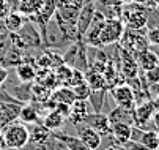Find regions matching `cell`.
Returning <instances> with one entry per match:
<instances>
[{"label": "cell", "instance_id": "1", "mask_svg": "<svg viewBox=\"0 0 159 150\" xmlns=\"http://www.w3.org/2000/svg\"><path fill=\"white\" fill-rule=\"evenodd\" d=\"M2 134L7 144V148L24 150L29 145V130L24 123H8L2 126Z\"/></svg>", "mask_w": 159, "mask_h": 150}, {"label": "cell", "instance_id": "2", "mask_svg": "<svg viewBox=\"0 0 159 150\" xmlns=\"http://www.w3.org/2000/svg\"><path fill=\"white\" fill-rule=\"evenodd\" d=\"M125 26L118 17H106L104 24L99 30V46H109L121 40Z\"/></svg>", "mask_w": 159, "mask_h": 150}, {"label": "cell", "instance_id": "3", "mask_svg": "<svg viewBox=\"0 0 159 150\" xmlns=\"http://www.w3.org/2000/svg\"><path fill=\"white\" fill-rule=\"evenodd\" d=\"M121 17L131 30H142L148 24V11L140 3L134 8H126L121 13Z\"/></svg>", "mask_w": 159, "mask_h": 150}, {"label": "cell", "instance_id": "4", "mask_svg": "<svg viewBox=\"0 0 159 150\" xmlns=\"http://www.w3.org/2000/svg\"><path fill=\"white\" fill-rule=\"evenodd\" d=\"M109 92H110L113 101H115L117 106H120V108H125V109H134L135 108V96H134L132 89L128 84H118L115 87H112Z\"/></svg>", "mask_w": 159, "mask_h": 150}, {"label": "cell", "instance_id": "5", "mask_svg": "<svg viewBox=\"0 0 159 150\" xmlns=\"http://www.w3.org/2000/svg\"><path fill=\"white\" fill-rule=\"evenodd\" d=\"M156 112V108L151 100H147L143 103H139L135 104V108L132 111V115H134V126L140 128V130H143V128L148 125V122L153 120V115Z\"/></svg>", "mask_w": 159, "mask_h": 150}, {"label": "cell", "instance_id": "6", "mask_svg": "<svg viewBox=\"0 0 159 150\" xmlns=\"http://www.w3.org/2000/svg\"><path fill=\"white\" fill-rule=\"evenodd\" d=\"M79 128H77V138L88 147V148H92V150H98L99 147H101V144H102V136L98 133V131H95L93 128H90V126H87V125H84V123H80V125H77Z\"/></svg>", "mask_w": 159, "mask_h": 150}, {"label": "cell", "instance_id": "7", "mask_svg": "<svg viewBox=\"0 0 159 150\" xmlns=\"http://www.w3.org/2000/svg\"><path fill=\"white\" fill-rule=\"evenodd\" d=\"M92 114L90 112V103L88 100H74V103L70 106V115H68V119H70V122L73 125H80L85 122V119Z\"/></svg>", "mask_w": 159, "mask_h": 150}, {"label": "cell", "instance_id": "8", "mask_svg": "<svg viewBox=\"0 0 159 150\" xmlns=\"http://www.w3.org/2000/svg\"><path fill=\"white\" fill-rule=\"evenodd\" d=\"M84 125L93 128L101 136H110V122L107 119V114L102 112H92L84 122Z\"/></svg>", "mask_w": 159, "mask_h": 150}, {"label": "cell", "instance_id": "9", "mask_svg": "<svg viewBox=\"0 0 159 150\" xmlns=\"http://www.w3.org/2000/svg\"><path fill=\"white\" fill-rule=\"evenodd\" d=\"M93 13H95V2H90V3H85L80 7L77 22H76L77 36H84V33L87 32V29L90 27V22L93 19Z\"/></svg>", "mask_w": 159, "mask_h": 150}, {"label": "cell", "instance_id": "10", "mask_svg": "<svg viewBox=\"0 0 159 150\" xmlns=\"http://www.w3.org/2000/svg\"><path fill=\"white\" fill-rule=\"evenodd\" d=\"M27 130H29V144H33V145L44 144V142H48L52 138V131L48 130L41 122L32 123L30 128H27Z\"/></svg>", "mask_w": 159, "mask_h": 150}, {"label": "cell", "instance_id": "11", "mask_svg": "<svg viewBox=\"0 0 159 150\" xmlns=\"http://www.w3.org/2000/svg\"><path fill=\"white\" fill-rule=\"evenodd\" d=\"M57 11V7H55V0H43V3L39 7V10L33 14L35 16V21L43 26V27H46L49 22H51V19L54 17Z\"/></svg>", "mask_w": 159, "mask_h": 150}, {"label": "cell", "instance_id": "12", "mask_svg": "<svg viewBox=\"0 0 159 150\" xmlns=\"http://www.w3.org/2000/svg\"><path fill=\"white\" fill-rule=\"evenodd\" d=\"M139 73V67H137V62H135V57L126 51L121 49V74L126 79H134L137 77Z\"/></svg>", "mask_w": 159, "mask_h": 150}, {"label": "cell", "instance_id": "13", "mask_svg": "<svg viewBox=\"0 0 159 150\" xmlns=\"http://www.w3.org/2000/svg\"><path fill=\"white\" fill-rule=\"evenodd\" d=\"M110 134L117 144L126 145L128 142H131V136H132V125L128 123H113L110 125Z\"/></svg>", "mask_w": 159, "mask_h": 150}, {"label": "cell", "instance_id": "14", "mask_svg": "<svg viewBox=\"0 0 159 150\" xmlns=\"http://www.w3.org/2000/svg\"><path fill=\"white\" fill-rule=\"evenodd\" d=\"M135 62H137L139 70L147 71V70L159 65V55L156 52H153L151 49H145V51H142L135 55Z\"/></svg>", "mask_w": 159, "mask_h": 150}, {"label": "cell", "instance_id": "15", "mask_svg": "<svg viewBox=\"0 0 159 150\" xmlns=\"http://www.w3.org/2000/svg\"><path fill=\"white\" fill-rule=\"evenodd\" d=\"M132 111H134V109H125V108H120V106H117L115 109H112V111L107 114V119H109L110 125H113V123H128V125H132V126H134Z\"/></svg>", "mask_w": 159, "mask_h": 150}, {"label": "cell", "instance_id": "16", "mask_svg": "<svg viewBox=\"0 0 159 150\" xmlns=\"http://www.w3.org/2000/svg\"><path fill=\"white\" fill-rule=\"evenodd\" d=\"M51 100H54L57 104H68L71 106L76 100L74 96V92L71 87H68V85H60V87L54 89V92L51 93Z\"/></svg>", "mask_w": 159, "mask_h": 150}, {"label": "cell", "instance_id": "17", "mask_svg": "<svg viewBox=\"0 0 159 150\" xmlns=\"http://www.w3.org/2000/svg\"><path fill=\"white\" fill-rule=\"evenodd\" d=\"M52 134H54V138H57V139L63 144V147H66L68 150H92V148H88L77 136L65 134V133H58V131H55V133H52Z\"/></svg>", "mask_w": 159, "mask_h": 150}, {"label": "cell", "instance_id": "18", "mask_svg": "<svg viewBox=\"0 0 159 150\" xmlns=\"http://www.w3.org/2000/svg\"><path fill=\"white\" fill-rule=\"evenodd\" d=\"M5 27L7 30H10L11 33H17L22 30V27H24V22H25V19H24V14H22L20 11H10L7 16H5Z\"/></svg>", "mask_w": 159, "mask_h": 150}, {"label": "cell", "instance_id": "19", "mask_svg": "<svg viewBox=\"0 0 159 150\" xmlns=\"http://www.w3.org/2000/svg\"><path fill=\"white\" fill-rule=\"evenodd\" d=\"M17 117H19L20 123H24V125H32V123L41 122V114H39V111L35 108L33 104H25V106H22Z\"/></svg>", "mask_w": 159, "mask_h": 150}, {"label": "cell", "instance_id": "20", "mask_svg": "<svg viewBox=\"0 0 159 150\" xmlns=\"http://www.w3.org/2000/svg\"><path fill=\"white\" fill-rule=\"evenodd\" d=\"M137 142L145 150H156L159 147V133L154 130H142Z\"/></svg>", "mask_w": 159, "mask_h": 150}, {"label": "cell", "instance_id": "21", "mask_svg": "<svg viewBox=\"0 0 159 150\" xmlns=\"http://www.w3.org/2000/svg\"><path fill=\"white\" fill-rule=\"evenodd\" d=\"M16 74L20 82L32 84L36 77V67L30 65V63H25V62H20L19 65H16Z\"/></svg>", "mask_w": 159, "mask_h": 150}, {"label": "cell", "instance_id": "22", "mask_svg": "<svg viewBox=\"0 0 159 150\" xmlns=\"http://www.w3.org/2000/svg\"><path fill=\"white\" fill-rule=\"evenodd\" d=\"M84 77H85V82L88 84V87L92 89V92L107 90L104 76H102L101 73H95V71H92V70H87V71H84Z\"/></svg>", "mask_w": 159, "mask_h": 150}, {"label": "cell", "instance_id": "23", "mask_svg": "<svg viewBox=\"0 0 159 150\" xmlns=\"http://www.w3.org/2000/svg\"><path fill=\"white\" fill-rule=\"evenodd\" d=\"M41 123L46 126L48 130H51L52 133H55V131H58L60 128L63 126V123H65V117H63L58 111L52 109V111H48V114L44 115V120H43Z\"/></svg>", "mask_w": 159, "mask_h": 150}, {"label": "cell", "instance_id": "24", "mask_svg": "<svg viewBox=\"0 0 159 150\" xmlns=\"http://www.w3.org/2000/svg\"><path fill=\"white\" fill-rule=\"evenodd\" d=\"M71 73H73V67L68 65V63H61V65H58L55 68V77L58 81V85H66L68 81H70L71 77Z\"/></svg>", "mask_w": 159, "mask_h": 150}, {"label": "cell", "instance_id": "25", "mask_svg": "<svg viewBox=\"0 0 159 150\" xmlns=\"http://www.w3.org/2000/svg\"><path fill=\"white\" fill-rule=\"evenodd\" d=\"M43 3V0H20L19 11L22 14H35Z\"/></svg>", "mask_w": 159, "mask_h": 150}, {"label": "cell", "instance_id": "26", "mask_svg": "<svg viewBox=\"0 0 159 150\" xmlns=\"http://www.w3.org/2000/svg\"><path fill=\"white\" fill-rule=\"evenodd\" d=\"M73 92H74L76 100H88L90 95H92V89L88 87V84L85 81L82 84L76 85V87H73Z\"/></svg>", "mask_w": 159, "mask_h": 150}, {"label": "cell", "instance_id": "27", "mask_svg": "<svg viewBox=\"0 0 159 150\" xmlns=\"http://www.w3.org/2000/svg\"><path fill=\"white\" fill-rule=\"evenodd\" d=\"M145 73V82H147V85H153V84H157L159 82V65L157 67H153V68H150V70H147V71H143Z\"/></svg>", "mask_w": 159, "mask_h": 150}, {"label": "cell", "instance_id": "28", "mask_svg": "<svg viewBox=\"0 0 159 150\" xmlns=\"http://www.w3.org/2000/svg\"><path fill=\"white\" fill-rule=\"evenodd\" d=\"M85 81V77H84V71H80V70H77V68H73V73H71V77H70V81H68V87H76V85H79V84H82Z\"/></svg>", "mask_w": 159, "mask_h": 150}, {"label": "cell", "instance_id": "29", "mask_svg": "<svg viewBox=\"0 0 159 150\" xmlns=\"http://www.w3.org/2000/svg\"><path fill=\"white\" fill-rule=\"evenodd\" d=\"M10 13V7L5 0H0V21L5 19V16Z\"/></svg>", "mask_w": 159, "mask_h": 150}, {"label": "cell", "instance_id": "30", "mask_svg": "<svg viewBox=\"0 0 159 150\" xmlns=\"http://www.w3.org/2000/svg\"><path fill=\"white\" fill-rule=\"evenodd\" d=\"M7 79H8V70L0 65V85H3Z\"/></svg>", "mask_w": 159, "mask_h": 150}, {"label": "cell", "instance_id": "31", "mask_svg": "<svg viewBox=\"0 0 159 150\" xmlns=\"http://www.w3.org/2000/svg\"><path fill=\"white\" fill-rule=\"evenodd\" d=\"M104 150H128L125 145H121V144H117V142H113V144H110V145H107Z\"/></svg>", "mask_w": 159, "mask_h": 150}, {"label": "cell", "instance_id": "32", "mask_svg": "<svg viewBox=\"0 0 159 150\" xmlns=\"http://www.w3.org/2000/svg\"><path fill=\"white\" fill-rule=\"evenodd\" d=\"M0 150H7V144H5V139H3L2 130H0Z\"/></svg>", "mask_w": 159, "mask_h": 150}, {"label": "cell", "instance_id": "33", "mask_svg": "<svg viewBox=\"0 0 159 150\" xmlns=\"http://www.w3.org/2000/svg\"><path fill=\"white\" fill-rule=\"evenodd\" d=\"M151 101H153V104H154L156 111H159V95H157V96H154V98H153Z\"/></svg>", "mask_w": 159, "mask_h": 150}, {"label": "cell", "instance_id": "34", "mask_svg": "<svg viewBox=\"0 0 159 150\" xmlns=\"http://www.w3.org/2000/svg\"><path fill=\"white\" fill-rule=\"evenodd\" d=\"M148 3L151 7H159V0H148Z\"/></svg>", "mask_w": 159, "mask_h": 150}, {"label": "cell", "instance_id": "35", "mask_svg": "<svg viewBox=\"0 0 159 150\" xmlns=\"http://www.w3.org/2000/svg\"><path fill=\"white\" fill-rule=\"evenodd\" d=\"M120 2H121V3H126V5H128V3H132L134 0H120Z\"/></svg>", "mask_w": 159, "mask_h": 150}, {"label": "cell", "instance_id": "36", "mask_svg": "<svg viewBox=\"0 0 159 150\" xmlns=\"http://www.w3.org/2000/svg\"><path fill=\"white\" fill-rule=\"evenodd\" d=\"M60 150H68V148H66V147H63V148H60Z\"/></svg>", "mask_w": 159, "mask_h": 150}, {"label": "cell", "instance_id": "37", "mask_svg": "<svg viewBox=\"0 0 159 150\" xmlns=\"http://www.w3.org/2000/svg\"><path fill=\"white\" fill-rule=\"evenodd\" d=\"M25 150H33V148H25Z\"/></svg>", "mask_w": 159, "mask_h": 150}, {"label": "cell", "instance_id": "38", "mask_svg": "<svg viewBox=\"0 0 159 150\" xmlns=\"http://www.w3.org/2000/svg\"><path fill=\"white\" fill-rule=\"evenodd\" d=\"M156 150H159V147H157V148H156Z\"/></svg>", "mask_w": 159, "mask_h": 150}, {"label": "cell", "instance_id": "39", "mask_svg": "<svg viewBox=\"0 0 159 150\" xmlns=\"http://www.w3.org/2000/svg\"><path fill=\"white\" fill-rule=\"evenodd\" d=\"M8 150H11V148H8Z\"/></svg>", "mask_w": 159, "mask_h": 150}]
</instances>
